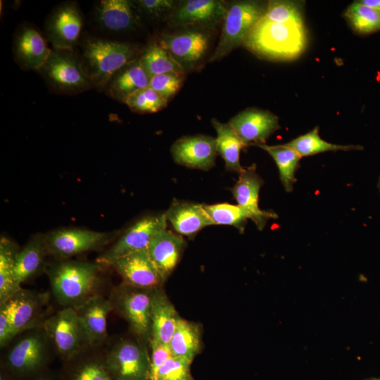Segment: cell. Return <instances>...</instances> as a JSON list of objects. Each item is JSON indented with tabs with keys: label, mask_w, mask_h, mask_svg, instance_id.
<instances>
[{
	"label": "cell",
	"mask_w": 380,
	"mask_h": 380,
	"mask_svg": "<svg viewBox=\"0 0 380 380\" xmlns=\"http://www.w3.org/2000/svg\"><path fill=\"white\" fill-rule=\"evenodd\" d=\"M344 16L353 29L360 34H369L380 30V9L362 3L351 4Z\"/></svg>",
	"instance_id": "35"
},
{
	"label": "cell",
	"mask_w": 380,
	"mask_h": 380,
	"mask_svg": "<svg viewBox=\"0 0 380 380\" xmlns=\"http://www.w3.org/2000/svg\"><path fill=\"white\" fill-rule=\"evenodd\" d=\"M201 340L200 327L179 317L168 346L173 357L184 358L191 362L200 352Z\"/></svg>",
	"instance_id": "30"
},
{
	"label": "cell",
	"mask_w": 380,
	"mask_h": 380,
	"mask_svg": "<svg viewBox=\"0 0 380 380\" xmlns=\"http://www.w3.org/2000/svg\"><path fill=\"white\" fill-rule=\"evenodd\" d=\"M0 380H13L6 372L0 369Z\"/></svg>",
	"instance_id": "46"
},
{
	"label": "cell",
	"mask_w": 380,
	"mask_h": 380,
	"mask_svg": "<svg viewBox=\"0 0 380 380\" xmlns=\"http://www.w3.org/2000/svg\"><path fill=\"white\" fill-rule=\"evenodd\" d=\"M165 215L177 234L188 238H194L204 227L213 225L203 205L196 203L175 199Z\"/></svg>",
	"instance_id": "23"
},
{
	"label": "cell",
	"mask_w": 380,
	"mask_h": 380,
	"mask_svg": "<svg viewBox=\"0 0 380 380\" xmlns=\"http://www.w3.org/2000/svg\"><path fill=\"white\" fill-rule=\"evenodd\" d=\"M363 380H380V377H371Z\"/></svg>",
	"instance_id": "47"
},
{
	"label": "cell",
	"mask_w": 380,
	"mask_h": 380,
	"mask_svg": "<svg viewBox=\"0 0 380 380\" xmlns=\"http://www.w3.org/2000/svg\"><path fill=\"white\" fill-rule=\"evenodd\" d=\"M170 152L179 165L208 170L215 165L217 155L216 139L203 134L183 137L174 142Z\"/></svg>",
	"instance_id": "18"
},
{
	"label": "cell",
	"mask_w": 380,
	"mask_h": 380,
	"mask_svg": "<svg viewBox=\"0 0 380 380\" xmlns=\"http://www.w3.org/2000/svg\"><path fill=\"white\" fill-rule=\"evenodd\" d=\"M179 317L161 287L152 289L151 340L168 346Z\"/></svg>",
	"instance_id": "27"
},
{
	"label": "cell",
	"mask_w": 380,
	"mask_h": 380,
	"mask_svg": "<svg viewBox=\"0 0 380 380\" xmlns=\"http://www.w3.org/2000/svg\"><path fill=\"white\" fill-rule=\"evenodd\" d=\"M302 158L327 151L361 150L359 145H340L327 142L319 135V127L299 136L286 144Z\"/></svg>",
	"instance_id": "34"
},
{
	"label": "cell",
	"mask_w": 380,
	"mask_h": 380,
	"mask_svg": "<svg viewBox=\"0 0 380 380\" xmlns=\"http://www.w3.org/2000/svg\"><path fill=\"white\" fill-rule=\"evenodd\" d=\"M38 30L29 25H21L15 32L13 52L15 62L23 70H38L49 57L52 49Z\"/></svg>",
	"instance_id": "19"
},
{
	"label": "cell",
	"mask_w": 380,
	"mask_h": 380,
	"mask_svg": "<svg viewBox=\"0 0 380 380\" xmlns=\"http://www.w3.org/2000/svg\"><path fill=\"white\" fill-rule=\"evenodd\" d=\"M378 188L380 190V177H379V182H378Z\"/></svg>",
	"instance_id": "48"
},
{
	"label": "cell",
	"mask_w": 380,
	"mask_h": 380,
	"mask_svg": "<svg viewBox=\"0 0 380 380\" xmlns=\"http://www.w3.org/2000/svg\"><path fill=\"white\" fill-rule=\"evenodd\" d=\"M228 124L246 146L265 144L270 136L280 128L277 115L257 108L240 111Z\"/></svg>",
	"instance_id": "17"
},
{
	"label": "cell",
	"mask_w": 380,
	"mask_h": 380,
	"mask_svg": "<svg viewBox=\"0 0 380 380\" xmlns=\"http://www.w3.org/2000/svg\"><path fill=\"white\" fill-rule=\"evenodd\" d=\"M167 102L160 94L147 87L130 95L125 104L134 113L145 114L163 110Z\"/></svg>",
	"instance_id": "38"
},
{
	"label": "cell",
	"mask_w": 380,
	"mask_h": 380,
	"mask_svg": "<svg viewBox=\"0 0 380 380\" xmlns=\"http://www.w3.org/2000/svg\"><path fill=\"white\" fill-rule=\"evenodd\" d=\"M49 255L44 234H35L19 249L15 256V277L21 284L42 272L47 266L46 257Z\"/></svg>",
	"instance_id": "26"
},
{
	"label": "cell",
	"mask_w": 380,
	"mask_h": 380,
	"mask_svg": "<svg viewBox=\"0 0 380 380\" xmlns=\"http://www.w3.org/2000/svg\"><path fill=\"white\" fill-rule=\"evenodd\" d=\"M101 265L71 259L56 260L45 270L51 293L61 308L76 309L99 295Z\"/></svg>",
	"instance_id": "1"
},
{
	"label": "cell",
	"mask_w": 380,
	"mask_h": 380,
	"mask_svg": "<svg viewBox=\"0 0 380 380\" xmlns=\"http://www.w3.org/2000/svg\"><path fill=\"white\" fill-rule=\"evenodd\" d=\"M306 42L304 26L277 23L262 18L250 32L243 46L260 58L289 61L304 51Z\"/></svg>",
	"instance_id": "3"
},
{
	"label": "cell",
	"mask_w": 380,
	"mask_h": 380,
	"mask_svg": "<svg viewBox=\"0 0 380 380\" xmlns=\"http://www.w3.org/2000/svg\"><path fill=\"white\" fill-rule=\"evenodd\" d=\"M362 3L380 9V0H362Z\"/></svg>",
	"instance_id": "45"
},
{
	"label": "cell",
	"mask_w": 380,
	"mask_h": 380,
	"mask_svg": "<svg viewBox=\"0 0 380 380\" xmlns=\"http://www.w3.org/2000/svg\"><path fill=\"white\" fill-rule=\"evenodd\" d=\"M90 348H99L108 339L107 319L113 307L110 298L96 295L75 309Z\"/></svg>",
	"instance_id": "21"
},
{
	"label": "cell",
	"mask_w": 380,
	"mask_h": 380,
	"mask_svg": "<svg viewBox=\"0 0 380 380\" xmlns=\"http://www.w3.org/2000/svg\"><path fill=\"white\" fill-rule=\"evenodd\" d=\"M90 348L67 362L59 374L62 380H113L105 350Z\"/></svg>",
	"instance_id": "22"
},
{
	"label": "cell",
	"mask_w": 380,
	"mask_h": 380,
	"mask_svg": "<svg viewBox=\"0 0 380 380\" xmlns=\"http://www.w3.org/2000/svg\"><path fill=\"white\" fill-rule=\"evenodd\" d=\"M139 60L150 78L170 72L185 73L158 41L150 42L139 56Z\"/></svg>",
	"instance_id": "33"
},
{
	"label": "cell",
	"mask_w": 380,
	"mask_h": 380,
	"mask_svg": "<svg viewBox=\"0 0 380 380\" xmlns=\"http://www.w3.org/2000/svg\"><path fill=\"white\" fill-rule=\"evenodd\" d=\"M302 8L299 1H269L262 18L277 23L304 26Z\"/></svg>",
	"instance_id": "36"
},
{
	"label": "cell",
	"mask_w": 380,
	"mask_h": 380,
	"mask_svg": "<svg viewBox=\"0 0 380 380\" xmlns=\"http://www.w3.org/2000/svg\"><path fill=\"white\" fill-rule=\"evenodd\" d=\"M185 244L182 236L167 228L151 241L147 249L148 255L165 279L177 265Z\"/></svg>",
	"instance_id": "25"
},
{
	"label": "cell",
	"mask_w": 380,
	"mask_h": 380,
	"mask_svg": "<svg viewBox=\"0 0 380 380\" xmlns=\"http://www.w3.org/2000/svg\"><path fill=\"white\" fill-rule=\"evenodd\" d=\"M227 5L220 0L182 1L170 18L172 26L198 25L212 28L223 20Z\"/></svg>",
	"instance_id": "20"
},
{
	"label": "cell",
	"mask_w": 380,
	"mask_h": 380,
	"mask_svg": "<svg viewBox=\"0 0 380 380\" xmlns=\"http://www.w3.org/2000/svg\"><path fill=\"white\" fill-rule=\"evenodd\" d=\"M211 123L216 131V146L217 153L225 163L227 170L241 172L244 167L240 163L241 150L247 146L227 123L221 122L213 118Z\"/></svg>",
	"instance_id": "29"
},
{
	"label": "cell",
	"mask_w": 380,
	"mask_h": 380,
	"mask_svg": "<svg viewBox=\"0 0 380 380\" xmlns=\"http://www.w3.org/2000/svg\"><path fill=\"white\" fill-rule=\"evenodd\" d=\"M151 290L122 282L113 289L109 298L113 310L127 322L137 338L146 345L151 340Z\"/></svg>",
	"instance_id": "7"
},
{
	"label": "cell",
	"mask_w": 380,
	"mask_h": 380,
	"mask_svg": "<svg viewBox=\"0 0 380 380\" xmlns=\"http://www.w3.org/2000/svg\"><path fill=\"white\" fill-rule=\"evenodd\" d=\"M150 80L138 58L117 72L108 82L103 91L111 99L125 103L133 93L148 87Z\"/></svg>",
	"instance_id": "28"
},
{
	"label": "cell",
	"mask_w": 380,
	"mask_h": 380,
	"mask_svg": "<svg viewBox=\"0 0 380 380\" xmlns=\"http://www.w3.org/2000/svg\"><path fill=\"white\" fill-rule=\"evenodd\" d=\"M265 9L266 6L257 1H238L227 5L220 39L210 61H220L243 45Z\"/></svg>",
	"instance_id": "6"
},
{
	"label": "cell",
	"mask_w": 380,
	"mask_h": 380,
	"mask_svg": "<svg viewBox=\"0 0 380 380\" xmlns=\"http://www.w3.org/2000/svg\"><path fill=\"white\" fill-rule=\"evenodd\" d=\"M203 206L213 224L233 226L241 232L244 230L248 216L239 205L223 203Z\"/></svg>",
	"instance_id": "37"
},
{
	"label": "cell",
	"mask_w": 380,
	"mask_h": 380,
	"mask_svg": "<svg viewBox=\"0 0 380 380\" xmlns=\"http://www.w3.org/2000/svg\"><path fill=\"white\" fill-rule=\"evenodd\" d=\"M84 18L75 1L55 7L44 25L45 37L56 49H74L82 34Z\"/></svg>",
	"instance_id": "13"
},
{
	"label": "cell",
	"mask_w": 380,
	"mask_h": 380,
	"mask_svg": "<svg viewBox=\"0 0 380 380\" xmlns=\"http://www.w3.org/2000/svg\"><path fill=\"white\" fill-rule=\"evenodd\" d=\"M108 266L120 274L124 283L139 289L151 290L159 288L165 280L147 250L120 257Z\"/></svg>",
	"instance_id": "15"
},
{
	"label": "cell",
	"mask_w": 380,
	"mask_h": 380,
	"mask_svg": "<svg viewBox=\"0 0 380 380\" xmlns=\"http://www.w3.org/2000/svg\"><path fill=\"white\" fill-rule=\"evenodd\" d=\"M114 235L81 228H63L53 230L44 236L49 255L56 260H65L100 249L109 243Z\"/></svg>",
	"instance_id": "10"
},
{
	"label": "cell",
	"mask_w": 380,
	"mask_h": 380,
	"mask_svg": "<svg viewBox=\"0 0 380 380\" xmlns=\"http://www.w3.org/2000/svg\"><path fill=\"white\" fill-rule=\"evenodd\" d=\"M135 4L144 13L152 17H160L173 8L175 1L172 0H139Z\"/></svg>",
	"instance_id": "42"
},
{
	"label": "cell",
	"mask_w": 380,
	"mask_h": 380,
	"mask_svg": "<svg viewBox=\"0 0 380 380\" xmlns=\"http://www.w3.org/2000/svg\"><path fill=\"white\" fill-rule=\"evenodd\" d=\"M191 363L181 357H170L150 380H194L191 373Z\"/></svg>",
	"instance_id": "39"
},
{
	"label": "cell",
	"mask_w": 380,
	"mask_h": 380,
	"mask_svg": "<svg viewBox=\"0 0 380 380\" xmlns=\"http://www.w3.org/2000/svg\"><path fill=\"white\" fill-rule=\"evenodd\" d=\"M134 3L129 0H101L95 8V18L103 30L119 33L134 30L139 24Z\"/></svg>",
	"instance_id": "24"
},
{
	"label": "cell",
	"mask_w": 380,
	"mask_h": 380,
	"mask_svg": "<svg viewBox=\"0 0 380 380\" xmlns=\"http://www.w3.org/2000/svg\"><path fill=\"white\" fill-rule=\"evenodd\" d=\"M3 350L1 369L13 380H29L49 370L56 354L43 327L18 334Z\"/></svg>",
	"instance_id": "2"
},
{
	"label": "cell",
	"mask_w": 380,
	"mask_h": 380,
	"mask_svg": "<svg viewBox=\"0 0 380 380\" xmlns=\"http://www.w3.org/2000/svg\"><path fill=\"white\" fill-rule=\"evenodd\" d=\"M19 248L11 239H0V304L20 289L15 277V256Z\"/></svg>",
	"instance_id": "31"
},
{
	"label": "cell",
	"mask_w": 380,
	"mask_h": 380,
	"mask_svg": "<svg viewBox=\"0 0 380 380\" xmlns=\"http://www.w3.org/2000/svg\"><path fill=\"white\" fill-rule=\"evenodd\" d=\"M158 42L185 72L194 69L203 60L210 40L204 32L186 30L165 34Z\"/></svg>",
	"instance_id": "14"
},
{
	"label": "cell",
	"mask_w": 380,
	"mask_h": 380,
	"mask_svg": "<svg viewBox=\"0 0 380 380\" xmlns=\"http://www.w3.org/2000/svg\"><path fill=\"white\" fill-rule=\"evenodd\" d=\"M49 299L47 293L21 288L3 303L8 311L13 338L25 331L42 327L50 315Z\"/></svg>",
	"instance_id": "12"
},
{
	"label": "cell",
	"mask_w": 380,
	"mask_h": 380,
	"mask_svg": "<svg viewBox=\"0 0 380 380\" xmlns=\"http://www.w3.org/2000/svg\"><path fill=\"white\" fill-rule=\"evenodd\" d=\"M46 331L57 354L67 362L90 348L85 333L75 309L62 308L44 321Z\"/></svg>",
	"instance_id": "8"
},
{
	"label": "cell",
	"mask_w": 380,
	"mask_h": 380,
	"mask_svg": "<svg viewBox=\"0 0 380 380\" xmlns=\"http://www.w3.org/2000/svg\"><path fill=\"white\" fill-rule=\"evenodd\" d=\"M184 79V73L166 72L151 77L148 87L168 101L179 91Z\"/></svg>",
	"instance_id": "40"
},
{
	"label": "cell",
	"mask_w": 380,
	"mask_h": 380,
	"mask_svg": "<svg viewBox=\"0 0 380 380\" xmlns=\"http://www.w3.org/2000/svg\"><path fill=\"white\" fill-rule=\"evenodd\" d=\"M29 380H62L60 374H55L50 370Z\"/></svg>",
	"instance_id": "44"
},
{
	"label": "cell",
	"mask_w": 380,
	"mask_h": 380,
	"mask_svg": "<svg viewBox=\"0 0 380 380\" xmlns=\"http://www.w3.org/2000/svg\"><path fill=\"white\" fill-rule=\"evenodd\" d=\"M167 222L165 213L142 217L130 226L96 261L108 266L120 257L147 250L153 238L167 228Z\"/></svg>",
	"instance_id": "11"
},
{
	"label": "cell",
	"mask_w": 380,
	"mask_h": 380,
	"mask_svg": "<svg viewBox=\"0 0 380 380\" xmlns=\"http://www.w3.org/2000/svg\"><path fill=\"white\" fill-rule=\"evenodd\" d=\"M13 338L11 318L4 303L0 304V347L4 348Z\"/></svg>",
	"instance_id": "43"
},
{
	"label": "cell",
	"mask_w": 380,
	"mask_h": 380,
	"mask_svg": "<svg viewBox=\"0 0 380 380\" xmlns=\"http://www.w3.org/2000/svg\"><path fill=\"white\" fill-rule=\"evenodd\" d=\"M37 72L56 94L74 95L95 88L81 56L74 49H52Z\"/></svg>",
	"instance_id": "5"
},
{
	"label": "cell",
	"mask_w": 380,
	"mask_h": 380,
	"mask_svg": "<svg viewBox=\"0 0 380 380\" xmlns=\"http://www.w3.org/2000/svg\"><path fill=\"white\" fill-rule=\"evenodd\" d=\"M264 181L252 165L239 173V179L231 189L234 198L247 213L259 230H262L267 221L277 217L273 211L263 210L259 207V192Z\"/></svg>",
	"instance_id": "16"
},
{
	"label": "cell",
	"mask_w": 380,
	"mask_h": 380,
	"mask_svg": "<svg viewBox=\"0 0 380 380\" xmlns=\"http://www.w3.org/2000/svg\"><path fill=\"white\" fill-rule=\"evenodd\" d=\"M256 146L267 151L274 159L284 189L287 192L293 191V185L296 182L295 175L299 167L301 157L286 144L274 146L262 144Z\"/></svg>",
	"instance_id": "32"
},
{
	"label": "cell",
	"mask_w": 380,
	"mask_h": 380,
	"mask_svg": "<svg viewBox=\"0 0 380 380\" xmlns=\"http://www.w3.org/2000/svg\"><path fill=\"white\" fill-rule=\"evenodd\" d=\"M146 345L137 339L120 338L105 350L113 380H148L151 357Z\"/></svg>",
	"instance_id": "9"
},
{
	"label": "cell",
	"mask_w": 380,
	"mask_h": 380,
	"mask_svg": "<svg viewBox=\"0 0 380 380\" xmlns=\"http://www.w3.org/2000/svg\"><path fill=\"white\" fill-rule=\"evenodd\" d=\"M149 346L151 348V363L148 380H150L154 377L160 367L170 357H172L170 348L167 345L151 340Z\"/></svg>",
	"instance_id": "41"
},
{
	"label": "cell",
	"mask_w": 380,
	"mask_h": 380,
	"mask_svg": "<svg viewBox=\"0 0 380 380\" xmlns=\"http://www.w3.org/2000/svg\"><path fill=\"white\" fill-rule=\"evenodd\" d=\"M138 54L132 44L90 37L83 43L81 58L95 88L103 91L110 79L137 60Z\"/></svg>",
	"instance_id": "4"
}]
</instances>
